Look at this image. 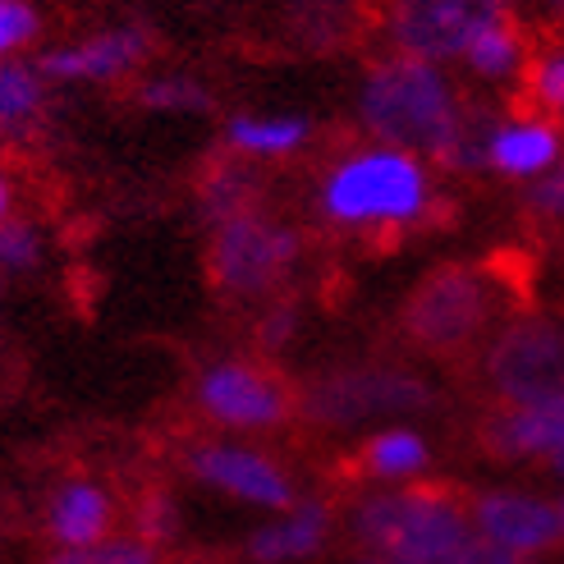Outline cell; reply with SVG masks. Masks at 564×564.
Segmentation results:
<instances>
[{
	"mask_svg": "<svg viewBox=\"0 0 564 564\" xmlns=\"http://www.w3.org/2000/svg\"><path fill=\"white\" fill-rule=\"evenodd\" d=\"M354 120L362 138L413 152L449 175L482 171V133L464 93L449 78V65L417 61L404 51H386L362 69L354 93Z\"/></svg>",
	"mask_w": 564,
	"mask_h": 564,
	"instance_id": "1",
	"label": "cell"
},
{
	"mask_svg": "<svg viewBox=\"0 0 564 564\" xmlns=\"http://www.w3.org/2000/svg\"><path fill=\"white\" fill-rule=\"evenodd\" d=\"M313 207L330 235H349V239H386V235L422 230L441 207L436 165L413 152L362 138L335 161H326V171L317 175L313 188Z\"/></svg>",
	"mask_w": 564,
	"mask_h": 564,
	"instance_id": "2",
	"label": "cell"
},
{
	"mask_svg": "<svg viewBox=\"0 0 564 564\" xmlns=\"http://www.w3.org/2000/svg\"><path fill=\"white\" fill-rule=\"evenodd\" d=\"M349 532L362 555H381L394 564H449L477 528L468 505L441 487H377L349 510Z\"/></svg>",
	"mask_w": 564,
	"mask_h": 564,
	"instance_id": "3",
	"label": "cell"
},
{
	"mask_svg": "<svg viewBox=\"0 0 564 564\" xmlns=\"http://www.w3.org/2000/svg\"><path fill=\"white\" fill-rule=\"evenodd\" d=\"M505 275L477 262H445L427 271L404 299L400 326L409 345L432 358H459L491 340V330L505 322Z\"/></svg>",
	"mask_w": 564,
	"mask_h": 564,
	"instance_id": "4",
	"label": "cell"
},
{
	"mask_svg": "<svg viewBox=\"0 0 564 564\" xmlns=\"http://www.w3.org/2000/svg\"><path fill=\"white\" fill-rule=\"evenodd\" d=\"M207 235L212 285L230 303H271L303 267V230L267 203L212 225Z\"/></svg>",
	"mask_w": 564,
	"mask_h": 564,
	"instance_id": "5",
	"label": "cell"
},
{
	"mask_svg": "<svg viewBox=\"0 0 564 564\" xmlns=\"http://www.w3.org/2000/svg\"><path fill=\"white\" fill-rule=\"evenodd\" d=\"M436 390L409 368L390 362H362V368H335L303 390L299 409L322 427H368V422H404L432 409Z\"/></svg>",
	"mask_w": 564,
	"mask_h": 564,
	"instance_id": "6",
	"label": "cell"
},
{
	"mask_svg": "<svg viewBox=\"0 0 564 564\" xmlns=\"http://www.w3.org/2000/svg\"><path fill=\"white\" fill-rule=\"evenodd\" d=\"M193 404L225 436L280 432L299 409V394L271 362L258 358H212L193 381Z\"/></svg>",
	"mask_w": 564,
	"mask_h": 564,
	"instance_id": "7",
	"label": "cell"
},
{
	"mask_svg": "<svg viewBox=\"0 0 564 564\" xmlns=\"http://www.w3.org/2000/svg\"><path fill=\"white\" fill-rule=\"evenodd\" d=\"M482 377L500 404H528L564 390V317H505L482 349Z\"/></svg>",
	"mask_w": 564,
	"mask_h": 564,
	"instance_id": "8",
	"label": "cell"
},
{
	"mask_svg": "<svg viewBox=\"0 0 564 564\" xmlns=\"http://www.w3.org/2000/svg\"><path fill=\"white\" fill-rule=\"evenodd\" d=\"M523 0H381V37L390 51L432 65H455L487 23L510 19Z\"/></svg>",
	"mask_w": 564,
	"mask_h": 564,
	"instance_id": "9",
	"label": "cell"
},
{
	"mask_svg": "<svg viewBox=\"0 0 564 564\" xmlns=\"http://www.w3.org/2000/svg\"><path fill=\"white\" fill-rule=\"evenodd\" d=\"M184 468L197 487L230 496L235 505H248V510H262V514H275L299 500L290 468L271 449L235 441V436H212V441L188 445Z\"/></svg>",
	"mask_w": 564,
	"mask_h": 564,
	"instance_id": "10",
	"label": "cell"
},
{
	"mask_svg": "<svg viewBox=\"0 0 564 564\" xmlns=\"http://www.w3.org/2000/svg\"><path fill=\"white\" fill-rule=\"evenodd\" d=\"M152 61V28L143 23H106L97 33H83L74 42L46 46L37 55L51 88H110L129 83Z\"/></svg>",
	"mask_w": 564,
	"mask_h": 564,
	"instance_id": "11",
	"label": "cell"
},
{
	"mask_svg": "<svg viewBox=\"0 0 564 564\" xmlns=\"http://www.w3.org/2000/svg\"><path fill=\"white\" fill-rule=\"evenodd\" d=\"M468 519L477 528V538H487L491 546L510 551L519 560H538L551 546H560V505L523 487L477 491L468 500Z\"/></svg>",
	"mask_w": 564,
	"mask_h": 564,
	"instance_id": "12",
	"label": "cell"
},
{
	"mask_svg": "<svg viewBox=\"0 0 564 564\" xmlns=\"http://www.w3.org/2000/svg\"><path fill=\"white\" fill-rule=\"evenodd\" d=\"M564 156V129L560 120H546L538 110H510V116L487 120L482 133V171L514 180V184H532L538 175H546L551 165Z\"/></svg>",
	"mask_w": 564,
	"mask_h": 564,
	"instance_id": "13",
	"label": "cell"
},
{
	"mask_svg": "<svg viewBox=\"0 0 564 564\" xmlns=\"http://www.w3.org/2000/svg\"><path fill=\"white\" fill-rule=\"evenodd\" d=\"M491 455L514 464H560L564 459V390L528 404H500V413L487 422Z\"/></svg>",
	"mask_w": 564,
	"mask_h": 564,
	"instance_id": "14",
	"label": "cell"
},
{
	"mask_svg": "<svg viewBox=\"0 0 564 564\" xmlns=\"http://www.w3.org/2000/svg\"><path fill=\"white\" fill-rule=\"evenodd\" d=\"M330 528H335L330 505L317 496H299L294 505L275 510L267 523L248 532L243 555H248V564H303L326 551Z\"/></svg>",
	"mask_w": 564,
	"mask_h": 564,
	"instance_id": "15",
	"label": "cell"
},
{
	"mask_svg": "<svg viewBox=\"0 0 564 564\" xmlns=\"http://www.w3.org/2000/svg\"><path fill=\"white\" fill-rule=\"evenodd\" d=\"M313 138H317V124L303 110H235L220 124V148L252 165L294 161L313 148Z\"/></svg>",
	"mask_w": 564,
	"mask_h": 564,
	"instance_id": "16",
	"label": "cell"
},
{
	"mask_svg": "<svg viewBox=\"0 0 564 564\" xmlns=\"http://www.w3.org/2000/svg\"><path fill=\"white\" fill-rule=\"evenodd\" d=\"M120 523V500L110 496L106 482L88 473L65 477L46 500V538L55 546H88L110 538Z\"/></svg>",
	"mask_w": 564,
	"mask_h": 564,
	"instance_id": "17",
	"label": "cell"
},
{
	"mask_svg": "<svg viewBox=\"0 0 564 564\" xmlns=\"http://www.w3.org/2000/svg\"><path fill=\"white\" fill-rule=\"evenodd\" d=\"M55 88L37 61H0V148H28L37 143L51 120Z\"/></svg>",
	"mask_w": 564,
	"mask_h": 564,
	"instance_id": "18",
	"label": "cell"
},
{
	"mask_svg": "<svg viewBox=\"0 0 564 564\" xmlns=\"http://www.w3.org/2000/svg\"><path fill=\"white\" fill-rule=\"evenodd\" d=\"M358 468L377 487H409L432 468V441L409 422H386L358 449Z\"/></svg>",
	"mask_w": 564,
	"mask_h": 564,
	"instance_id": "19",
	"label": "cell"
},
{
	"mask_svg": "<svg viewBox=\"0 0 564 564\" xmlns=\"http://www.w3.org/2000/svg\"><path fill=\"white\" fill-rule=\"evenodd\" d=\"M528 55H532L528 28L510 14V19L487 23L482 33H477V37L464 46V55H459L455 65H464L468 78L487 83V88H505V83H519V78H523Z\"/></svg>",
	"mask_w": 564,
	"mask_h": 564,
	"instance_id": "20",
	"label": "cell"
},
{
	"mask_svg": "<svg viewBox=\"0 0 564 564\" xmlns=\"http://www.w3.org/2000/svg\"><path fill=\"white\" fill-rule=\"evenodd\" d=\"M258 203H267L258 165L239 161L230 152H220L203 171V180H197V216L207 220V230L220 220L239 216V212H248V207H258Z\"/></svg>",
	"mask_w": 564,
	"mask_h": 564,
	"instance_id": "21",
	"label": "cell"
},
{
	"mask_svg": "<svg viewBox=\"0 0 564 564\" xmlns=\"http://www.w3.org/2000/svg\"><path fill=\"white\" fill-rule=\"evenodd\" d=\"M133 101L152 116H212L216 110V93L207 88V78L184 69H143L133 78Z\"/></svg>",
	"mask_w": 564,
	"mask_h": 564,
	"instance_id": "22",
	"label": "cell"
},
{
	"mask_svg": "<svg viewBox=\"0 0 564 564\" xmlns=\"http://www.w3.org/2000/svg\"><path fill=\"white\" fill-rule=\"evenodd\" d=\"M362 23V0H299L294 37L303 46H345Z\"/></svg>",
	"mask_w": 564,
	"mask_h": 564,
	"instance_id": "23",
	"label": "cell"
},
{
	"mask_svg": "<svg viewBox=\"0 0 564 564\" xmlns=\"http://www.w3.org/2000/svg\"><path fill=\"white\" fill-rule=\"evenodd\" d=\"M519 88L528 110H538L546 120H564V37L528 55Z\"/></svg>",
	"mask_w": 564,
	"mask_h": 564,
	"instance_id": "24",
	"label": "cell"
},
{
	"mask_svg": "<svg viewBox=\"0 0 564 564\" xmlns=\"http://www.w3.org/2000/svg\"><path fill=\"white\" fill-rule=\"evenodd\" d=\"M42 564H161V546L143 542L138 532H110L88 546H55Z\"/></svg>",
	"mask_w": 564,
	"mask_h": 564,
	"instance_id": "25",
	"label": "cell"
},
{
	"mask_svg": "<svg viewBox=\"0 0 564 564\" xmlns=\"http://www.w3.org/2000/svg\"><path fill=\"white\" fill-rule=\"evenodd\" d=\"M46 262V235L37 220H28L14 212L10 220H0V271L6 275H33Z\"/></svg>",
	"mask_w": 564,
	"mask_h": 564,
	"instance_id": "26",
	"label": "cell"
},
{
	"mask_svg": "<svg viewBox=\"0 0 564 564\" xmlns=\"http://www.w3.org/2000/svg\"><path fill=\"white\" fill-rule=\"evenodd\" d=\"M42 37V10L33 0H0V61H19Z\"/></svg>",
	"mask_w": 564,
	"mask_h": 564,
	"instance_id": "27",
	"label": "cell"
},
{
	"mask_svg": "<svg viewBox=\"0 0 564 564\" xmlns=\"http://www.w3.org/2000/svg\"><path fill=\"white\" fill-rule=\"evenodd\" d=\"M129 532H138L143 542H152V546H165L180 532V505H175V496L171 491H143V500L133 505V528Z\"/></svg>",
	"mask_w": 564,
	"mask_h": 564,
	"instance_id": "28",
	"label": "cell"
},
{
	"mask_svg": "<svg viewBox=\"0 0 564 564\" xmlns=\"http://www.w3.org/2000/svg\"><path fill=\"white\" fill-rule=\"evenodd\" d=\"M523 207L538 225H564V156L523 188Z\"/></svg>",
	"mask_w": 564,
	"mask_h": 564,
	"instance_id": "29",
	"label": "cell"
},
{
	"mask_svg": "<svg viewBox=\"0 0 564 564\" xmlns=\"http://www.w3.org/2000/svg\"><path fill=\"white\" fill-rule=\"evenodd\" d=\"M294 330H299V303H290L285 294L262 303V317H258V345L262 349H285L294 340Z\"/></svg>",
	"mask_w": 564,
	"mask_h": 564,
	"instance_id": "30",
	"label": "cell"
},
{
	"mask_svg": "<svg viewBox=\"0 0 564 564\" xmlns=\"http://www.w3.org/2000/svg\"><path fill=\"white\" fill-rule=\"evenodd\" d=\"M528 14L538 19L542 28H551V33H564V0H523Z\"/></svg>",
	"mask_w": 564,
	"mask_h": 564,
	"instance_id": "31",
	"label": "cell"
},
{
	"mask_svg": "<svg viewBox=\"0 0 564 564\" xmlns=\"http://www.w3.org/2000/svg\"><path fill=\"white\" fill-rule=\"evenodd\" d=\"M14 212H19V180L6 165V156H0V220H10Z\"/></svg>",
	"mask_w": 564,
	"mask_h": 564,
	"instance_id": "32",
	"label": "cell"
},
{
	"mask_svg": "<svg viewBox=\"0 0 564 564\" xmlns=\"http://www.w3.org/2000/svg\"><path fill=\"white\" fill-rule=\"evenodd\" d=\"M358 564H394V560H381V555H362Z\"/></svg>",
	"mask_w": 564,
	"mask_h": 564,
	"instance_id": "33",
	"label": "cell"
},
{
	"mask_svg": "<svg viewBox=\"0 0 564 564\" xmlns=\"http://www.w3.org/2000/svg\"><path fill=\"white\" fill-rule=\"evenodd\" d=\"M555 505H560V542H564V496H560Z\"/></svg>",
	"mask_w": 564,
	"mask_h": 564,
	"instance_id": "34",
	"label": "cell"
},
{
	"mask_svg": "<svg viewBox=\"0 0 564 564\" xmlns=\"http://www.w3.org/2000/svg\"><path fill=\"white\" fill-rule=\"evenodd\" d=\"M188 564H225V560H188Z\"/></svg>",
	"mask_w": 564,
	"mask_h": 564,
	"instance_id": "35",
	"label": "cell"
},
{
	"mask_svg": "<svg viewBox=\"0 0 564 564\" xmlns=\"http://www.w3.org/2000/svg\"><path fill=\"white\" fill-rule=\"evenodd\" d=\"M555 473H560V477H564V459H560V464H555Z\"/></svg>",
	"mask_w": 564,
	"mask_h": 564,
	"instance_id": "36",
	"label": "cell"
}]
</instances>
